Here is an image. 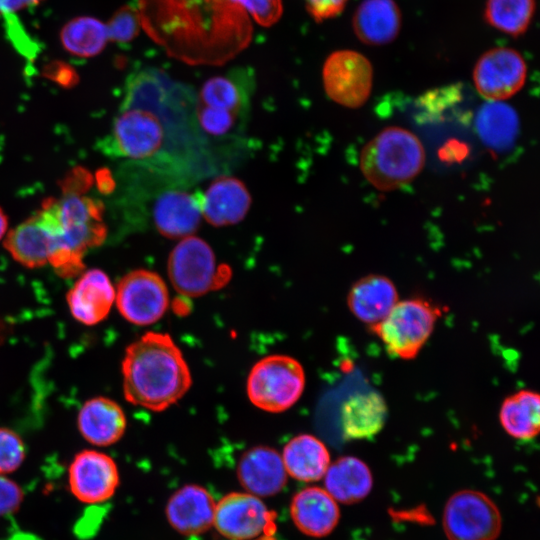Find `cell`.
<instances>
[{"label":"cell","mask_w":540,"mask_h":540,"mask_svg":"<svg viewBox=\"0 0 540 540\" xmlns=\"http://www.w3.org/2000/svg\"><path fill=\"white\" fill-rule=\"evenodd\" d=\"M141 28L165 52L191 65H222L244 50L255 22L275 24L281 0H139Z\"/></svg>","instance_id":"1"},{"label":"cell","mask_w":540,"mask_h":540,"mask_svg":"<svg viewBox=\"0 0 540 540\" xmlns=\"http://www.w3.org/2000/svg\"><path fill=\"white\" fill-rule=\"evenodd\" d=\"M122 376L126 400L155 412L175 404L192 383L179 347L168 334L157 332L144 334L126 348Z\"/></svg>","instance_id":"2"},{"label":"cell","mask_w":540,"mask_h":540,"mask_svg":"<svg viewBox=\"0 0 540 540\" xmlns=\"http://www.w3.org/2000/svg\"><path fill=\"white\" fill-rule=\"evenodd\" d=\"M425 150L411 131L390 126L380 131L362 149L360 169L380 191H392L416 178L425 165Z\"/></svg>","instance_id":"3"},{"label":"cell","mask_w":540,"mask_h":540,"mask_svg":"<svg viewBox=\"0 0 540 540\" xmlns=\"http://www.w3.org/2000/svg\"><path fill=\"white\" fill-rule=\"evenodd\" d=\"M442 310L423 298L398 301L389 314L370 330L387 352L403 360L414 359L433 333Z\"/></svg>","instance_id":"4"},{"label":"cell","mask_w":540,"mask_h":540,"mask_svg":"<svg viewBox=\"0 0 540 540\" xmlns=\"http://www.w3.org/2000/svg\"><path fill=\"white\" fill-rule=\"evenodd\" d=\"M305 387L302 365L286 355L259 360L247 379V395L253 405L272 413L283 412L301 397Z\"/></svg>","instance_id":"5"},{"label":"cell","mask_w":540,"mask_h":540,"mask_svg":"<svg viewBox=\"0 0 540 540\" xmlns=\"http://www.w3.org/2000/svg\"><path fill=\"white\" fill-rule=\"evenodd\" d=\"M229 268L217 267L212 248L203 239L188 236L180 240L168 258V275L175 290L198 297L227 282Z\"/></svg>","instance_id":"6"},{"label":"cell","mask_w":540,"mask_h":540,"mask_svg":"<svg viewBox=\"0 0 540 540\" xmlns=\"http://www.w3.org/2000/svg\"><path fill=\"white\" fill-rule=\"evenodd\" d=\"M53 205L61 233L58 246L50 257L53 254H68L83 259L89 248L104 242L107 228L103 222L104 206L101 201L85 196L64 195L59 200L53 198Z\"/></svg>","instance_id":"7"},{"label":"cell","mask_w":540,"mask_h":540,"mask_svg":"<svg viewBox=\"0 0 540 540\" xmlns=\"http://www.w3.org/2000/svg\"><path fill=\"white\" fill-rule=\"evenodd\" d=\"M442 526L448 540H496L501 533L502 516L487 494L464 489L447 500Z\"/></svg>","instance_id":"8"},{"label":"cell","mask_w":540,"mask_h":540,"mask_svg":"<svg viewBox=\"0 0 540 540\" xmlns=\"http://www.w3.org/2000/svg\"><path fill=\"white\" fill-rule=\"evenodd\" d=\"M275 520L259 497L233 492L216 503L213 525L230 540H276Z\"/></svg>","instance_id":"9"},{"label":"cell","mask_w":540,"mask_h":540,"mask_svg":"<svg viewBox=\"0 0 540 540\" xmlns=\"http://www.w3.org/2000/svg\"><path fill=\"white\" fill-rule=\"evenodd\" d=\"M327 96L347 108L363 106L371 94L373 68L363 54L354 50L332 52L322 68Z\"/></svg>","instance_id":"10"},{"label":"cell","mask_w":540,"mask_h":540,"mask_svg":"<svg viewBox=\"0 0 540 540\" xmlns=\"http://www.w3.org/2000/svg\"><path fill=\"white\" fill-rule=\"evenodd\" d=\"M60 232L53 198H48L40 211L8 233L4 247L22 266L38 268L48 263L57 248Z\"/></svg>","instance_id":"11"},{"label":"cell","mask_w":540,"mask_h":540,"mask_svg":"<svg viewBox=\"0 0 540 540\" xmlns=\"http://www.w3.org/2000/svg\"><path fill=\"white\" fill-rule=\"evenodd\" d=\"M121 315L130 323L145 326L158 321L169 304L168 289L155 272L137 269L121 278L115 291Z\"/></svg>","instance_id":"12"},{"label":"cell","mask_w":540,"mask_h":540,"mask_svg":"<svg viewBox=\"0 0 540 540\" xmlns=\"http://www.w3.org/2000/svg\"><path fill=\"white\" fill-rule=\"evenodd\" d=\"M527 65L522 55L508 47L492 48L481 55L473 70L479 94L489 101H502L524 86Z\"/></svg>","instance_id":"13"},{"label":"cell","mask_w":540,"mask_h":540,"mask_svg":"<svg viewBox=\"0 0 540 540\" xmlns=\"http://www.w3.org/2000/svg\"><path fill=\"white\" fill-rule=\"evenodd\" d=\"M119 484L118 468L111 457L95 451L78 453L69 467V485L74 496L84 503L108 500Z\"/></svg>","instance_id":"14"},{"label":"cell","mask_w":540,"mask_h":540,"mask_svg":"<svg viewBox=\"0 0 540 540\" xmlns=\"http://www.w3.org/2000/svg\"><path fill=\"white\" fill-rule=\"evenodd\" d=\"M216 503L202 486L188 484L172 494L166 505L169 524L185 536L205 533L214 522Z\"/></svg>","instance_id":"15"},{"label":"cell","mask_w":540,"mask_h":540,"mask_svg":"<svg viewBox=\"0 0 540 540\" xmlns=\"http://www.w3.org/2000/svg\"><path fill=\"white\" fill-rule=\"evenodd\" d=\"M282 456L268 446H255L241 456L237 478L242 487L257 497L279 493L287 482Z\"/></svg>","instance_id":"16"},{"label":"cell","mask_w":540,"mask_h":540,"mask_svg":"<svg viewBox=\"0 0 540 540\" xmlns=\"http://www.w3.org/2000/svg\"><path fill=\"white\" fill-rule=\"evenodd\" d=\"M115 301V289L100 269H90L80 275L67 293L72 316L85 325H95L109 314Z\"/></svg>","instance_id":"17"},{"label":"cell","mask_w":540,"mask_h":540,"mask_svg":"<svg viewBox=\"0 0 540 540\" xmlns=\"http://www.w3.org/2000/svg\"><path fill=\"white\" fill-rule=\"evenodd\" d=\"M251 195L238 178L221 176L215 179L200 196L204 219L215 227L241 222L251 207Z\"/></svg>","instance_id":"18"},{"label":"cell","mask_w":540,"mask_h":540,"mask_svg":"<svg viewBox=\"0 0 540 540\" xmlns=\"http://www.w3.org/2000/svg\"><path fill=\"white\" fill-rule=\"evenodd\" d=\"M290 515L300 532L320 538L330 534L338 525L340 510L324 488L311 486L294 495Z\"/></svg>","instance_id":"19"},{"label":"cell","mask_w":540,"mask_h":540,"mask_svg":"<svg viewBox=\"0 0 540 540\" xmlns=\"http://www.w3.org/2000/svg\"><path fill=\"white\" fill-rule=\"evenodd\" d=\"M200 196L179 190L160 195L153 208L157 231L170 239L192 236L201 221Z\"/></svg>","instance_id":"20"},{"label":"cell","mask_w":540,"mask_h":540,"mask_svg":"<svg viewBox=\"0 0 540 540\" xmlns=\"http://www.w3.org/2000/svg\"><path fill=\"white\" fill-rule=\"evenodd\" d=\"M399 301L395 284L384 275L362 277L351 287L347 304L361 322L373 326L381 322Z\"/></svg>","instance_id":"21"},{"label":"cell","mask_w":540,"mask_h":540,"mask_svg":"<svg viewBox=\"0 0 540 540\" xmlns=\"http://www.w3.org/2000/svg\"><path fill=\"white\" fill-rule=\"evenodd\" d=\"M401 11L394 0H363L353 15L356 37L367 45H385L398 36Z\"/></svg>","instance_id":"22"},{"label":"cell","mask_w":540,"mask_h":540,"mask_svg":"<svg viewBox=\"0 0 540 540\" xmlns=\"http://www.w3.org/2000/svg\"><path fill=\"white\" fill-rule=\"evenodd\" d=\"M77 425L82 436L91 444L109 446L123 436L126 417L115 401L100 396L83 404Z\"/></svg>","instance_id":"23"},{"label":"cell","mask_w":540,"mask_h":540,"mask_svg":"<svg viewBox=\"0 0 540 540\" xmlns=\"http://www.w3.org/2000/svg\"><path fill=\"white\" fill-rule=\"evenodd\" d=\"M324 486L336 502L354 504L371 492L373 476L363 460L344 456L330 463L324 475Z\"/></svg>","instance_id":"24"},{"label":"cell","mask_w":540,"mask_h":540,"mask_svg":"<svg viewBox=\"0 0 540 540\" xmlns=\"http://www.w3.org/2000/svg\"><path fill=\"white\" fill-rule=\"evenodd\" d=\"M387 405L376 391H366L350 396L341 409L343 434L348 439H366L383 428Z\"/></svg>","instance_id":"25"},{"label":"cell","mask_w":540,"mask_h":540,"mask_svg":"<svg viewBox=\"0 0 540 540\" xmlns=\"http://www.w3.org/2000/svg\"><path fill=\"white\" fill-rule=\"evenodd\" d=\"M282 460L287 474L303 482L323 478L331 463L326 445L311 434L292 438L283 449Z\"/></svg>","instance_id":"26"},{"label":"cell","mask_w":540,"mask_h":540,"mask_svg":"<svg viewBox=\"0 0 540 540\" xmlns=\"http://www.w3.org/2000/svg\"><path fill=\"white\" fill-rule=\"evenodd\" d=\"M476 131L486 147L502 153L513 147L519 133L515 109L503 101H487L478 110Z\"/></svg>","instance_id":"27"},{"label":"cell","mask_w":540,"mask_h":540,"mask_svg":"<svg viewBox=\"0 0 540 540\" xmlns=\"http://www.w3.org/2000/svg\"><path fill=\"white\" fill-rule=\"evenodd\" d=\"M499 420L505 432L518 440H531L540 430V396L532 390H520L504 399Z\"/></svg>","instance_id":"28"},{"label":"cell","mask_w":540,"mask_h":540,"mask_svg":"<svg viewBox=\"0 0 540 540\" xmlns=\"http://www.w3.org/2000/svg\"><path fill=\"white\" fill-rule=\"evenodd\" d=\"M244 74L238 71L208 79L201 87L196 105L239 118L247 107Z\"/></svg>","instance_id":"29"},{"label":"cell","mask_w":540,"mask_h":540,"mask_svg":"<svg viewBox=\"0 0 540 540\" xmlns=\"http://www.w3.org/2000/svg\"><path fill=\"white\" fill-rule=\"evenodd\" d=\"M60 41L72 55L84 58L96 56L109 41L106 23L93 16H77L63 25Z\"/></svg>","instance_id":"30"},{"label":"cell","mask_w":540,"mask_h":540,"mask_svg":"<svg viewBox=\"0 0 540 540\" xmlns=\"http://www.w3.org/2000/svg\"><path fill=\"white\" fill-rule=\"evenodd\" d=\"M535 8V0H487L484 17L491 27L517 37L528 29Z\"/></svg>","instance_id":"31"},{"label":"cell","mask_w":540,"mask_h":540,"mask_svg":"<svg viewBox=\"0 0 540 540\" xmlns=\"http://www.w3.org/2000/svg\"><path fill=\"white\" fill-rule=\"evenodd\" d=\"M106 23L108 39L111 42L128 43L141 29L138 9L124 5L117 9Z\"/></svg>","instance_id":"32"},{"label":"cell","mask_w":540,"mask_h":540,"mask_svg":"<svg viewBox=\"0 0 540 540\" xmlns=\"http://www.w3.org/2000/svg\"><path fill=\"white\" fill-rule=\"evenodd\" d=\"M25 458L24 444L14 431L0 428V474L15 471Z\"/></svg>","instance_id":"33"},{"label":"cell","mask_w":540,"mask_h":540,"mask_svg":"<svg viewBox=\"0 0 540 540\" xmlns=\"http://www.w3.org/2000/svg\"><path fill=\"white\" fill-rule=\"evenodd\" d=\"M43 75L64 88L74 87L79 80L76 70L69 64L59 60L46 64Z\"/></svg>","instance_id":"34"},{"label":"cell","mask_w":540,"mask_h":540,"mask_svg":"<svg viewBox=\"0 0 540 540\" xmlns=\"http://www.w3.org/2000/svg\"><path fill=\"white\" fill-rule=\"evenodd\" d=\"M23 499L20 487L12 480L0 475V516L13 513Z\"/></svg>","instance_id":"35"},{"label":"cell","mask_w":540,"mask_h":540,"mask_svg":"<svg viewBox=\"0 0 540 540\" xmlns=\"http://www.w3.org/2000/svg\"><path fill=\"white\" fill-rule=\"evenodd\" d=\"M92 183V174L83 167H76L65 176L60 185L64 195L81 196Z\"/></svg>","instance_id":"36"},{"label":"cell","mask_w":540,"mask_h":540,"mask_svg":"<svg viewBox=\"0 0 540 540\" xmlns=\"http://www.w3.org/2000/svg\"><path fill=\"white\" fill-rule=\"evenodd\" d=\"M348 0H305L307 11L317 22L327 20L341 13Z\"/></svg>","instance_id":"37"},{"label":"cell","mask_w":540,"mask_h":540,"mask_svg":"<svg viewBox=\"0 0 540 540\" xmlns=\"http://www.w3.org/2000/svg\"><path fill=\"white\" fill-rule=\"evenodd\" d=\"M46 0H0V16L12 15L26 8L34 7Z\"/></svg>","instance_id":"38"},{"label":"cell","mask_w":540,"mask_h":540,"mask_svg":"<svg viewBox=\"0 0 540 540\" xmlns=\"http://www.w3.org/2000/svg\"><path fill=\"white\" fill-rule=\"evenodd\" d=\"M96 183L99 191L103 194L111 193L116 186L115 180L111 172L106 168H102L97 171Z\"/></svg>","instance_id":"39"},{"label":"cell","mask_w":540,"mask_h":540,"mask_svg":"<svg viewBox=\"0 0 540 540\" xmlns=\"http://www.w3.org/2000/svg\"><path fill=\"white\" fill-rule=\"evenodd\" d=\"M7 225H8L7 217L5 213L3 212V210L0 208V239L4 235Z\"/></svg>","instance_id":"40"}]
</instances>
